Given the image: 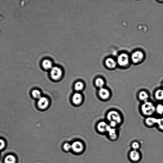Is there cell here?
Wrapping results in <instances>:
<instances>
[{
  "label": "cell",
  "mask_w": 163,
  "mask_h": 163,
  "mask_svg": "<svg viewBox=\"0 0 163 163\" xmlns=\"http://www.w3.org/2000/svg\"><path fill=\"white\" fill-rule=\"evenodd\" d=\"M107 118L110 126L114 128L121 124L122 121L121 114L115 110L109 111L107 115Z\"/></svg>",
  "instance_id": "obj_1"
},
{
  "label": "cell",
  "mask_w": 163,
  "mask_h": 163,
  "mask_svg": "<svg viewBox=\"0 0 163 163\" xmlns=\"http://www.w3.org/2000/svg\"><path fill=\"white\" fill-rule=\"evenodd\" d=\"M141 108L142 114L148 117L151 116L156 112V107L152 102L149 101L144 102Z\"/></svg>",
  "instance_id": "obj_2"
},
{
  "label": "cell",
  "mask_w": 163,
  "mask_h": 163,
  "mask_svg": "<svg viewBox=\"0 0 163 163\" xmlns=\"http://www.w3.org/2000/svg\"><path fill=\"white\" fill-rule=\"evenodd\" d=\"M62 69L57 66H54L50 70V75L52 79L58 80L61 78L62 75Z\"/></svg>",
  "instance_id": "obj_3"
},
{
  "label": "cell",
  "mask_w": 163,
  "mask_h": 163,
  "mask_svg": "<svg viewBox=\"0 0 163 163\" xmlns=\"http://www.w3.org/2000/svg\"><path fill=\"white\" fill-rule=\"evenodd\" d=\"M130 58L128 55L126 53H122L117 58V62L121 67H126L129 63Z\"/></svg>",
  "instance_id": "obj_4"
},
{
  "label": "cell",
  "mask_w": 163,
  "mask_h": 163,
  "mask_svg": "<svg viewBox=\"0 0 163 163\" xmlns=\"http://www.w3.org/2000/svg\"><path fill=\"white\" fill-rule=\"evenodd\" d=\"M144 57L143 53L141 51H137L132 54L131 59L133 63L138 64L142 60Z\"/></svg>",
  "instance_id": "obj_5"
},
{
  "label": "cell",
  "mask_w": 163,
  "mask_h": 163,
  "mask_svg": "<svg viewBox=\"0 0 163 163\" xmlns=\"http://www.w3.org/2000/svg\"><path fill=\"white\" fill-rule=\"evenodd\" d=\"M98 93L99 97L103 100L108 99L111 96L109 90L104 87L100 88Z\"/></svg>",
  "instance_id": "obj_6"
},
{
  "label": "cell",
  "mask_w": 163,
  "mask_h": 163,
  "mask_svg": "<svg viewBox=\"0 0 163 163\" xmlns=\"http://www.w3.org/2000/svg\"><path fill=\"white\" fill-rule=\"evenodd\" d=\"M129 157L132 161L134 162H138L141 159V154L138 150H133L130 153Z\"/></svg>",
  "instance_id": "obj_7"
},
{
  "label": "cell",
  "mask_w": 163,
  "mask_h": 163,
  "mask_svg": "<svg viewBox=\"0 0 163 163\" xmlns=\"http://www.w3.org/2000/svg\"><path fill=\"white\" fill-rule=\"evenodd\" d=\"M107 133L111 140H114L117 138L118 134L115 128L111 127L109 125Z\"/></svg>",
  "instance_id": "obj_8"
},
{
  "label": "cell",
  "mask_w": 163,
  "mask_h": 163,
  "mask_svg": "<svg viewBox=\"0 0 163 163\" xmlns=\"http://www.w3.org/2000/svg\"><path fill=\"white\" fill-rule=\"evenodd\" d=\"M49 100L46 97H41L38 99L37 105L40 109H45L49 105Z\"/></svg>",
  "instance_id": "obj_9"
},
{
  "label": "cell",
  "mask_w": 163,
  "mask_h": 163,
  "mask_svg": "<svg viewBox=\"0 0 163 163\" xmlns=\"http://www.w3.org/2000/svg\"><path fill=\"white\" fill-rule=\"evenodd\" d=\"M109 126L108 123L105 121H102L98 123L97 128L98 131L101 133H107Z\"/></svg>",
  "instance_id": "obj_10"
},
{
  "label": "cell",
  "mask_w": 163,
  "mask_h": 163,
  "mask_svg": "<svg viewBox=\"0 0 163 163\" xmlns=\"http://www.w3.org/2000/svg\"><path fill=\"white\" fill-rule=\"evenodd\" d=\"M72 149L73 151L76 153L81 152L83 149V145L82 143L79 141L74 142L72 145Z\"/></svg>",
  "instance_id": "obj_11"
},
{
  "label": "cell",
  "mask_w": 163,
  "mask_h": 163,
  "mask_svg": "<svg viewBox=\"0 0 163 163\" xmlns=\"http://www.w3.org/2000/svg\"><path fill=\"white\" fill-rule=\"evenodd\" d=\"M158 118L153 117H147L145 119V123L147 126H149L157 125Z\"/></svg>",
  "instance_id": "obj_12"
},
{
  "label": "cell",
  "mask_w": 163,
  "mask_h": 163,
  "mask_svg": "<svg viewBox=\"0 0 163 163\" xmlns=\"http://www.w3.org/2000/svg\"><path fill=\"white\" fill-rule=\"evenodd\" d=\"M106 66L109 69H113L115 68L117 65V63L112 58H107L105 61Z\"/></svg>",
  "instance_id": "obj_13"
},
{
  "label": "cell",
  "mask_w": 163,
  "mask_h": 163,
  "mask_svg": "<svg viewBox=\"0 0 163 163\" xmlns=\"http://www.w3.org/2000/svg\"><path fill=\"white\" fill-rule=\"evenodd\" d=\"M42 66L45 69L51 70L53 67V63L52 61L49 59H45L42 62Z\"/></svg>",
  "instance_id": "obj_14"
},
{
  "label": "cell",
  "mask_w": 163,
  "mask_h": 163,
  "mask_svg": "<svg viewBox=\"0 0 163 163\" xmlns=\"http://www.w3.org/2000/svg\"><path fill=\"white\" fill-rule=\"evenodd\" d=\"M138 98L140 100L144 102L148 101L149 95L148 93L144 91H142L139 92Z\"/></svg>",
  "instance_id": "obj_15"
},
{
  "label": "cell",
  "mask_w": 163,
  "mask_h": 163,
  "mask_svg": "<svg viewBox=\"0 0 163 163\" xmlns=\"http://www.w3.org/2000/svg\"><path fill=\"white\" fill-rule=\"evenodd\" d=\"M82 100V97L81 94L76 93L74 94L72 101L75 104L78 105L80 104Z\"/></svg>",
  "instance_id": "obj_16"
},
{
  "label": "cell",
  "mask_w": 163,
  "mask_h": 163,
  "mask_svg": "<svg viewBox=\"0 0 163 163\" xmlns=\"http://www.w3.org/2000/svg\"><path fill=\"white\" fill-rule=\"evenodd\" d=\"M154 96L157 100H163V89H159L157 90L154 93Z\"/></svg>",
  "instance_id": "obj_17"
},
{
  "label": "cell",
  "mask_w": 163,
  "mask_h": 163,
  "mask_svg": "<svg viewBox=\"0 0 163 163\" xmlns=\"http://www.w3.org/2000/svg\"><path fill=\"white\" fill-rule=\"evenodd\" d=\"M95 84L97 87L100 88L104 87L105 84V81L104 80L101 78L97 79L95 81Z\"/></svg>",
  "instance_id": "obj_18"
},
{
  "label": "cell",
  "mask_w": 163,
  "mask_h": 163,
  "mask_svg": "<svg viewBox=\"0 0 163 163\" xmlns=\"http://www.w3.org/2000/svg\"><path fill=\"white\" fill-rule=\"evenodd\" d=\"M4 162L5 163H15L16 158L12 155H9L6 157Z\"/></svg>",
  "instance_id": "obj_19"
},
{
  "label": "cell",
  "mask_w": 163,
  "mask_h": 163,
  "mask_svg": "<svg viewBox=\"0 0 163 163\" xmlns=\"http://www.w3.org/2000/svg\"><path fill=\"white\" fill-rule=\"evenodd\" d=\"M32 95L33 98L39 99L41 97V93L39 90L35 89L32 91Z\"/></svg>",
  "instance_id": "obj_20"
},
{
  "label": "cell",
  "mask_w": 163,
  "mask_h": 163,
  "mask_svg": "<svg viewBox=\"0 0 163 163\" xmlns=\"http://www.w3.org/2000/svg\"><path fill=\"white\" fill-rule=\"evenodd\" d=\"M156 112L159 115L163 114V105L158 104L156 107Z\"/></svg>",
  "instance_id": "obj_21"
},
{
  "label": "cell",
  "mask_w": 163,
  "mask_h": 163,
  "mask_svg": "<svg viewBox=\"0 0 163 163\" xmlns=\"http://www.w3.org/2000/svg\"><path fill=\"white\" fill-rule=\"evenodd\" d=\"M83 83L81 82H77L75 85V89L78 91H81L83 89Z\"/></svg>",
  "instance_id": "obj_22"
},
{
  "label": "cell",
  "mask_w": 163,
  "mask_h": 163,
  "mask_svg": "<svg viewBox=\"0 0 163 163\" xmlns=\"http://www.w3.org/2000/svg\"><path fill=\"white\" fill-rule=\"evenodd\" d=\"M157 125L159 129L163 131V118H158Z\"/></svg>",
  "instance_id": "obj_23"
},
{
  "label": "cell",
  "mask_w": 163,
  "mask_h": 163,
  "mask_svg": "<svg viewBox=\"0 0 163 163\" xmlns=\"http://www.w3.org/2000/svg\"><path fill=\"white\" fill-rule=\"evenodd\" d=\"M132 147L133 150H138L140 148V145L139 142H134L132 144Z\"/></svg>",
  "instance_id": "obj_24"
},
{
  "label": "cell",
  "mask_w": 163,
  "mask_h": 163,
  "mask_svg": "<svg viewBox=\"0 0 163 163\" xmlns=\"http://www.w3.org/2000/svg\"><path fill=\"white\" fill-rule=\"evenodd\" d=\"M64 148L66 151H68L72 149V145L68 143H65L64 146Z\"/></svg>",
  "instance_id": "obj_25"
},
{
  "label": "cell",
  "mask_w": 163,
  "mask_h": 163,
  "mask_svg": "<svg viewBox=\"0 0 163 163\" xmlns=\"http://www.w3.org/2000/svg\"><path fill=\"white\" fill-rule=\"evenodd\" d=\"M5 146V142L2 139H0V150L3 149Z\"/></svg>",
  "instance_id": "obj_26"
},
{
  "label": "cell",
  "mask_w": 163,
  "mask_h": 163,
  "mask_svg": "<svg viewBox=\"0 0 163 163\" xmlns=\"http://www.w3.org/2000/svg\"><path fill=\"white\" fill-rule=\"evenodd\" d=\"M162 86L163 89V83L162 84Z\"/></svg>",
  "instance_id": "obj_27"
}]
</instances>
